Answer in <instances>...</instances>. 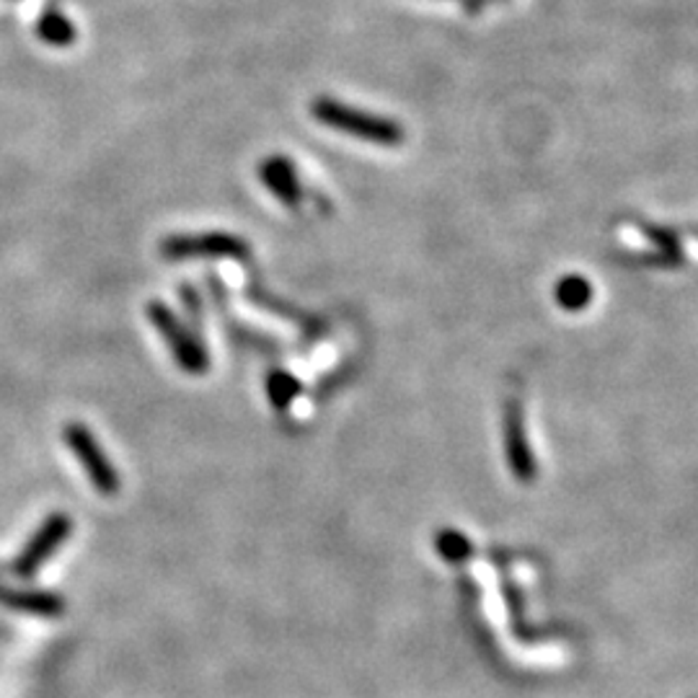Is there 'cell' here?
Segmentation results:
<instances>
[{
	"mask_svg": "<svg viewBox=\"0 0 698 698\" xmlns=\"http://www.w3.org/2000/svg\"><path fill=\"white\" fill-rule=\"evenodd\" d=\"M311 114L323 128H332L344 135H352L365 143L384 145V148H396L403 143V130L388 117L365 112V109L342 104V101L319 97L311 104Z\"/></svg>",
	"mask_w": 698,
	"mask_h": 698,
	"instance_id": "6da1fadb",
	"label": "cell"
},
{
	"mask_svg": "<svg viewBox=\"0 0 698 698\" xmlns=\"http://www.w3.org/2000/svg\"><path fill=\"white\" fill-rule=\"evenodd\" d=\"M145 313H148L156 332L164 336V342L168 344V350H171L174 359L181 365L184 373H189V376H204L210 370V357L204 344L176 319L171 308L160 303V300H151Z\"/></svg>",
	"mask_w": 698,
	"mask_h": 698,
	"instance_id": "7a4b0ae2",
	"label": "cell"
},
{
	"mask_svg": "<svg viewBox=\"0 0 698 698\" xmlns=\"http://www.w3.org/2000/svg\"><path fill=\"white\" fill-rule=\"evenodd\" d=\"M63 440L70 447V453L76 455L80 466H84L88 481L97 487L99 495L114 497L122 487L120 474H117L112 461L107 458L104 447L93 437V432L80 422H68L63 430Z\"/></svg>",
	"mask_w": 698,
	"mask_h": 698,
	"instance_id": "3957f363",
	"label": "cell"
},
{
	"mask_svg": "<svg viewBox=\"0 0 698 698\" xmlns=\"http://www.w3.org/2000/svg\"><path fill=\"white\" fill-rule=\"evenodd\" d=\"M160 256L166 259H246L248 241L233 233L208 231V233H179L168 236L160 244Z\"/></svg>",
	"mask_w": 698,
	"mask_h": 698,
	"instance_id": "277c9868",
	"label": "cell"
},
{
	"mask_svg": "<svg viewBox=\"0 0 698 698\" xmlns=\"http://www.w3.org/2000/svg\"><path fill=\"white\" fill-rule=\"evenodd\" d=\"M70 533H73V520L65 516V512H55V516H49L40 528H36V533L29 539L26 546L21 549L19 558L13 562V572L24 579L36 575V569H40L42 564L70 539Z\"/></svg>",
	"mask_w": 698,
	"mask_h": 698,
	"instance_id": "5b68a950",
	"label": "cell"
},
{
	"mask_svg": "<svg viewBox=\"0 0 698 698\" xmlns=\"http://www.w3.org/2000/svg\"><path fill=\"white\" fill-rule=\"evenodd\" d=\"M505 451H507V461H510V468L512 474H516V479L523 484H531L535 479V458L525 435L523 411H520L516 401H512L505 411Z\"/></svg>",
	"mask_w": 698,
	"mask_h": 698,
	"instance_id": "8992f818",
	"label": "cell"
},
{
	"mask_svg": "<svg viewBox=\"0 0 698 698\" xmlns=\"http://www.w3.org/2000/svg\"><path fill=\"white\" fill-rule=\"evenodd\" d=\"M259 179L272 195L277 197L285 208H300L303 200V187H300L296 168H292L290 158L285 156H269L259 166Z\"/></svg>",
	"mask_w": 698,
	"mask_h": 698,
	"instance_id": "52a82bcc",
	"label": "cell"
},
{
	"mask_svg": "<svg viewBox=\"0 0 698 698\" xmlns=\"http://www.w3.org/2000/svg\"><path fill=\"white\" fill-rule=\"evenodd\" d=\"M0 606L11 608V611L42 616V619H57L65 611L60 595L40 590H9L3 585H0Z\"/></svg>",
	"mask_w": 698,
	"mask_h": 698,
	"instance_id": "ba28073f",
	"label": "cell"
},
{
	"mask_svg": "<svg viewBox=\"0 0 698 698\" xmlns=\"http://www.w3.org/2000/svg\"><path fill=\"white\" fill-rule=\"evenodd\" d=\"M556 300L564 311H583L592 300V285L579 275L562 277L556 285Z\"/></svg>",
	"mask_w": 698,
	"mask_h": 698,
	"instance_id": "9c48e42d",
	"label": "cell"
},
{
	"mask_svg": "<svg viewBox=\"0 0 698 698\" xmlns=\"http://www.w3.org/2000/svg\"><path fill=\"white\" fill-rule=\"evenodd\" d=\"M36 29H40L42 42L53 44V47H68V44L76 42V26H73L60 11L44 13Z\"/></svg>",
	"mask_w": 698,
	"mask_h": 698,
	"instance_id": "30bf717a",
	"label": "cell"
},
{
	"mask_svg": "<svg viewBox=\"0 0 698 698\" xmlns=\"http://www.w3.org/2000/svg\"><path fill=\"white\" fill-rule=\"evenodd\" d=\"M435 549H437V554L451 564L466 562V558H472V551H474L472 541H468L466 535H461L458 531H453V528L440 531L435 535Z\"/></svg>",
	"mask_w": 698,
	"mask_h": 698,
	"instance_id": "8fae6325",
	"label": "cell"
},
{
	"mask_svg": "<svg viewBox=\"0 0 698 698\" xmlns=\"http://www.w3.org/2000/svg\"><path fill=\"white\" fill-rule=\"evenodd\" d=\"M267 391H269L272 403H275L277 409H285L292 399H296L300 386H298L296 378L288 376V373H272Z\"/></svg>",
	"mask_w": 698,
	"mask_h": 698,
	"instance_id": "7c38bea8",
	"label": "cell"
}]
</instances>
